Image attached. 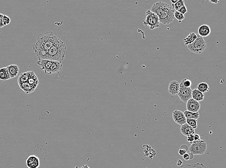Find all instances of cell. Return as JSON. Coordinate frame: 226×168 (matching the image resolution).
Listing matches in <instances>:
<instances>
[{"mask_svg": "<svg viewBox=\"0 0 226 168\" xmlns=\"http://www.w3.org/2000/svg\"><path fill=\"white\" fill-rule=\"evenodd\" d=\"M178 168H208L207 166H205L204 164L201 163H197L196 164H186L184 165H181Z\"/></svg>", "mask_w": 226, "mask_h": 168, "instance_id": "cell-21", "label": "cell"}, {"mask_svg": "<svg viewBox=\"0 0 226 168\" xmlns=\"http://www.w3.org/2000/svg\"><path fill=\"white\" fill-rule=\"evenodd\" d=\"M180 149H184V150H186V151H187L188 150V146L186 145H182L180 147Z\"/></svg>", "mask_w": 226, "mask_h": 168, "instance_id": "cell-36", "label": "cell"}, {"mask_svg": "<svg viewBox=\"0 0 226 168\" xmlns=\"http://www.w3.org/2000/svg\"><path fill=\"white\" fill-rule=\"evenodd\" d=\"M194 139L195 141H199L200 140V136L198 134H195L194 135Z\"/></svg>", "mask_w": 226, "mask_h": 168, "instance_id": "cell-34", "label": "cell"}, {"mask_svg": "<svg viewBox=\"0 0 226 168\" xmlns=\"http://www.w3.org/2000/svg\"><path fill=\"white\" fill-rule=\"evenodd\" d=\"M182 163L183 162L181 160H180V159H178V161H177V166H178V167H180V166H181Z\"/></svg>", "mask_w": 226, "mask_h": 168, "instance_id": "cell-37", "label": "cell"}, {"mask_svg": "<svg viewBox=\"0 0 226 168\" xmlns=\"http://www.w3.org/2000/svg\"><path fill=\"white\" fill-rule=\"evenodd\" d=\"M209 86L206 83H201L198 84L197 89L202 93L208 92L209 91Z\"/></svg>", "mask_w": 226, "mask_h": 168, "instance_id": "cell-23", "label": "cell"}, {"mask_svg": "<svg viewBox=\"0 0 226 168\" xmlns=\"http://www.w3.org/2000/svg\"><path fill=\"white\" fill-rule=\"evenodd\" d=\"M26 165L29 168H38L40 166L39 158L35 155H30L26 160Z\"/></svg>", "mask_w": 226, "mask_h": 168, "instance_id": "cell-11", "label": "cell"}, {"mask_svg": "<svg viewBox=\"0 0 226 168\" xmlns=\"http://www.w3.org/2000/svg\"><path fill=\"white\" fill-rule=\"evenodd\" d=\"M186 123L189 126H191L194 129L197 128V120L192 119H186Z\"/></svg>", "mask_w": 226, "mask_h": 168, "instance_id": "cell-27", "label": "cell"}, {"mask_svg": "<svg viewBox=\"0 0 226 168\" xmlns=\"http://www.w3.org/2000/svg\"><path fill=\"white\" fill-rule=\"evenodd\" d=\"M187 46L191 52L195 54H200L203 53L206 49V44L203 37L200 36L199 35H197V39L194 42Z\"/></svg>", "mask_w": 226, "mask_h": 168, "instance_id": "cell-5", "label": "cell"}, {"mask_svg": "<svg viewBox=\"0 0 226 168\" xmlns=\"http://www.w3.org/2000/svg\"><path fill=\"white\" fill-rule=\"evenodd\" d=\"M189 160H192L193 158L194 155H193V154L191 153H189Z\"/></svg>", "mask_w": 226, "mask_h": 168, "instance_id": "cell-38", "label": "cell"}, {"mask_svg": "<svg viewBox=\"0 0 226 168\" xmlns=\"http://www.w3.org/2000/svg\"><path fill=\"white\" fill-rule=\"evenodd\" d=\"M186 119H192L197 120L199 118L200 114L199 113H193L186 111L183 113Z\"/></svg>", "mask_w": 226, "mask_h": 168, "instance_id": "cell-24", "label": "cell"}, {"mask_svg": "<svg viewBox=\"0 0 226 168\" xmlns=\"http://www.w3.org/2000/svg\"><path fill=\"white\" fill-rule=\"evenodd\" d=\"M18 85H19L20 89H22L26 94L32 93L36 89V88H35L33 86L30 85L28 83V82L20 83V84H18Z\"/></svg>", "mask_w": 226, "mask_h": 168, "instance_id": "cell-18", "label": "cell"}, {"mask_svg": "<svg viewBox=\"0 0 226 168\" xmlns=\"http://www.w3.org/2000/svg\"><path fill=\"white\" fill-rule=\"evenodd\" d=\"M10 22H11V19L7 15H3L2 19V23L3 26H6L8 25Z\"/></svg>", "mask_w": 226, "mask_h": 168, "instance_id": "cell-30", "label": "cell"}, {"mask_svg": "<svg viewBox=\"0 0 226 168\" xmlns=\"http://www.w3.org/2000/svg\"><path fill=\"white\" fill-rule=\"evenodd\" d=\"M10 79V76L8 73L6 68H2L0 69V80H6Z\"/></svg>", "mask_w": 226, "mask_h": 168, "instance_id": "cell-22", "label": "cell"}, {"mask_svg": "<svg viewBox=\"0 0 226 168\" xmlns=\"http://www.w3.org/2000/svg\"><path fill=\"white\" fill-rule=\"evenodd\" d=\"M194 134H190L188 136H187V141L189 142L190 144H192L194 141Z\"/></svg>", "mask_w": 226, "mask_h": 168, "instance_id": "cell-32", "label": "cell"}, {"mask_svg": "<svg viewBox=\"0 0 226 168\" xmlns=\"http://www.w3.org/2000/svg\"><path fill=\"white\" fill-rule=\"evenodd\" d=\"M81 168H89V167H88V166L87 165H83V166H82V167H81Z\"/></svg>", "mask_w": 226, "mask_h": 168, "instance_id": "cell-42", "label": "cell"}, {"mask_svg": "<svg viewBox=\"0 0 226 168\" xmlns=\"http://www.w3.org/2000/svg\"><path fill=\"white\" fill-rule=\"evenodd\" d=\"M187 153L186 150H184V149H180L178 151V154L180 156H183L184 154Z\"/></svg>", "mask_w": 226, "mask_h": 168, "instance_id": "cell-33", "label": "cell"}, {"mask_svg": "<svg viewBox=\"0 0 226 168\" xmlns=\"http://www.w3.org/2000/svg\"><path fill=\"white\" fill-rule=\"evenodd\" d=\"M181 83L184 86L186 87V88H190V86H192V81L189 80L187 79H184L182 80Z\"/></svg>", "mask_w": 226, "mask_h": 168, "instance_id": "cell-29", "label": "cell"}, {"mask_svg": "<svg viewBox=\"0 0 226 168\" xmlns=\"http://www.w3.org/2000/svg\"><path fill=\"white\" fill-rule=\"evenodd\" d=\"M207 150V143L204 140L194 141L189 147L190 153L193 155H203Z\"/></svg>", "mask_w": 226, "mask_h": 168, "instance_id": "cell-6", "label": "cell"}, {"mask_svg": "<svg viewBox=\"0 0 226 168\" xmlns=\"http://www.w3.org/2000/svg\"><path fill=\"white\" fill-rule=\"evenodd\" d=\"M27 82L30 85L33 86L35 88H36V87H37L39 82L38 78L36 76V75L35 74L33 71H29V77L28 80Z\"/></svg>", "mask_w": 226, "mask_h": 168, "instance_id": "cell-17", "label": "cell"}, {"mask_svg": "<svg viewBox=\"0 0 226 168\" xmlns=\"http://www.w3.org/2000/svg\"><path fill=\"white\" fill-rule=\"evenodd\" d=\"M53 62L51 60L39 59L36 64L41 71H44L45 74L50 75V68Z\"/></svg>", "mask_w": 226, "mask_h": 168, "instance_id": "cell-8", "label": "cell"}, {"mask_svg": "<svg viewBox=\"0 0 226 168\" xmlns=\"http://www.w3.org/2000/svg\"><path fill=\"white\" fill-rule=\"evenodd\" d=\"M6 68L8 70L10 79L15 78L18 75L19 70L18 66L15 64H12L10 66H7Z\"/></svg>", "mask_w": 226, "mask_h": 168, "instance_id": "cell-15", "label": "cell"}, {"mask_svg": "<svg viewBox=\"0 0 226 168\" xmlns=\"http://www.w3.org/2000/svg\"><path fill=\"white\" fill-rule=\"evenodd\" d=\"M172 118L175 123L182 125L186 123V118L183 113L179 110H175L172 113Z\"/></svg>", "mask_w": 226, "mask_h": 168, "instance_id": "cell-9", "label": "cell"}, {"mask_svg": "<svg viewBox=\"0 0 226 168\" xmlns=\"http://www.w3.org/2000/svg\"><path fill=\"white\" fill-rule=\"evenodd\" d=\"M185 6V2L183 0H178V2L174 5H172V6L175 11H177L178 10L181 8L182 7Z\"/></svg>", "mask_w": 226, "mask_h": 168, "instance_id": "cell-26", "label": "cell"}, {"mask_svg": "<svg viewBox=\"0 0 226 168\" xmlns=\"http://www.w3.org/2000/svg\"><path fill=\"white\" fill-rule=\"evenodd\" d=\"M177 12L184 15V14H185L188 12V10H187L186 6H184L182 7L181 8L177 11Z\"/></svg>", "mask_w": 226, "mask_h": 168, "instance_id": "cell-31", "label": "cell"}, {"mask_svg": "<svg viewBox=\"0 0 226 168\" xmlns=\"http://www.w3.org/2000/svg\"><path fill=\"white\" fill-rule=\"evenodd\" d=\"M150 10L158 16L159 22L162 24H169L173 22L175 18V10L167 2H156L152 6Z\"/></svg>", "mask_w": 226, "mask_h": 168, "instance_id": "cell-2", "label": "cell"}, {"mask_svg": "<svg viewBox=\"0 0 226 168\" xmlns=\"http://www.w3.org/2000/svg\"><path fill=\"white\" fill-rule=\"evenodd\" d=\"M196 39H197V34L194 33H190L186 38L184 39V42L185 45H189L194 42Z\"/></svg>", "mask_w": 226, "mask_h": 168, "instance_id": "cell-20", "label": "cell"}, {"mask_svg": "<svg viewBox=\"0 0 226 168\" xmlns=\"http://www.w3.org/2000/svg\"><path fill=\"white\" fill-rule=\"evenodd\" d=\"M174 18H176L179 23H181L183 20L185 19V17L182 14L175 11L174 12Z\"/></svg>", "mask_w": 226, "mask_h": 168, "instance_id": "cell-28", "label": "cell"}, {"mask_svg": "<svg viewBox=\"0 0 226 168\" xmlns=\"http://www.w3.org/2000/svg\"><path fill=\"white\" fill-rule=\"evenodd\" d=\"M61 40V37L52 31L40 34L37 37L36 43L33 45L34 51L37 56L39 54L47 51Z\"/></svg>", "mask_w": 226, "mask_h": 168, "instance_id": "cell-1", "label": "cell"}, {"mask_svg": "<svg viewBox=\"0 0 226 168\" xmlns=\"http://www.w3.org/2000/svg\"><path fill=\"white\" fill-rule=\"evenodd\" d=\"M183 158L185 160H189V153H186L185 154H184V155L183 156Z\"/></svg>", "mask_w": 226, "mask_h": 168, "instance_id": "cell-35", "label": "cell"}, {"mask_svg": "<svg viewBox=\"0 0 226 168\" xmlns=\"http://www.w3.org/2000/svg\"><path fill=\"white\" fill-rule=\"evenodd\" d=\"M180 130L182 134L185 136H188L190 134H195V129L187 124V123L181 125Z\"/></svg>", "mask_w": 226, "mask_h": 168, "instance_id": "cell-14", "label": "cell"}, {"mask_svg": "<svg viewBox=\"0 0 226 168\" xmlns=\"http://www.w3.org/2000/svg\"><path fill=\"white\" fill-rule=\"evenodd\" d=\"M62 68L61 62L53 61L50 68V75L59 73Z\"/></svg>", "mask_w": 226, "mask_h": 168, "instance_id": "cell-16", "label": "cell"}, {"mask_svg": "<svg viewBox=\"0 0 226 168\" xmlns=\"http://www.w3.org/2000/svg\"><path fill=\"white\" fill-rule=\"evenodd\" d=\"M67 49L62 40L58 41L52 47L46 52L37 56L38 59L62 62L64 60Z\"/></svg>", "mask_w": 226, "mask_h": 168, "instance_id": "cell-3", "label": "cell"}, {"mask_svg": "<svg viewBox=\"0 0 226 168\" xmlns=\"http://www.w3.org/2000/svg\"><path fill=\"white\" fill-rule=\"evenodd\" d=\"M29 77V71L21 74L18 80V84L26 83L28 80Z\"/></svg>", "mask_w": 226, "mask_h": 168, "instance_id": "cell-25", "label": "cell"}, {"mask_svg": "<svg viewBox=\"0 0 226 168\" xmlns=\"http://www.w3.org/2000/svg\"><path fill=\"white\" fill-rule=\"evenodd\" d=\"M192 90L191 88H186L181 83L180 84V89L177 94V96L183 102H187L192 98Z\"/></svg>", "mask_w": 226, "mask_h": 168, "instance_id": "cell-7", "label": "cell"}, {"mask_svg": "<svg viewBox=\"0 0 226 168\" xmlns=\"http://www.w3.org/2000/svg\"><path fill=\"white\" fill-rule=\"evenodd\" d=\"M180 89V84L176 80L171 81L168 85V92L172 95H177Z\"/></svg>", "mask_w": 226, "mask_h": 168, "instance_id": "cell-12", "label": "cell"}, {"mask_svg": "<svg viewBox=\"0 0 226 168\" xmlns=\"http://www.w3.org/2000/svg\"><path fill=\"white\" fill-rule=\"evenodd\" d=\"M3 25L2 24V22H0V28L3 27Z\"/></svg>", "mask_w": 226, "mask_h": 168, "instance_id": "cell-43", "label": "cell"}, {"mask_svg": "<svg viewBox=\"0 0 226 168\" xmlns=\"http://www.w3.org/2000/svg\"><path fill=\"white\" fill-rule=\"evenodd\" d=\"M178 0H171V2L172 5H174L175 3H177L178 2Z\"/></svg>", "mask_w": 226, "mask_h": 168, "instance_id": "cell-39", "label": "cell"}, {"mask_svg": "<svg viewBox=\"0 0 226 168\" xmlns=\"http://www.w3.org/2000/svg\"><path fill=\"white\" fill-rule=\"evenodd\" d=\"M209 2H211V3H215V4L220 2V1H209Z\"/></svg>", "mask_w": 226, "mask_h": 168, "instance_id": "cell-40", "label": "cell"}, {"mask_svg": "<svg viewBox=\"0 0 226 168\" xmlns=\"http://www.w3.org/2000/svg\"><path fill=\"white\" fill-rule=\"evenodd\" d=\"M143 23L145 27H149L150 30L158 28L160 26V23L158 16L150 10H147L146 12L145 19Z\"/></svg>", "mask_w": 226, "mask_h": 168, "instance_id": "cell-4", "label": "cell"}, {"mask_svg": "<svg viewBox=\"0 0 226 168\" xmlns=\"http://www.w3.org/2000/svg\"><path fill=\"white\" fill-rule=\"evenodd\" d=\"M192 97L194 100L199 102L204 100L205 95L197 89H195L192 90Z\"/></svg>", "mask_w": 226, "mask_h": 168, "instance_id": "cell-19", "label": "cell"}, {"mask_svg": "<svg viewBox=\"0 0 226 168\" xmlns=\"http://www.w3.org/2000/svg\"><path fill=\"white\" fill-rule=\"evenodd\" d=\"M3 14L0 13V22H2V17H3Z\"/></svg>", "mask_w": 226, "mask_h": 168, "instance_id": "cell-41", "label": "cell"}, {"mask_svg": "<svg viewBox=\"0 0 226 168\" xmlns=\"http://www.w3.org/2000/svg\"><path fill=\"white\" fill-rule=\"evenodd\" d=\"M211 28L209 26L204 24L199 27L198 30V34L202 37H207L211 34Z\"/></svg>", "mask_w": 226, "mask_h": 168, "instance_id": "cell-13", "label": "cell"}, {"mask_svg": "<svg viewBox=\"0 0 226 168\" xmlns=\"http://www.w3.org/2000/svg\"><path fill=\"white\" fill-rule=\"evenodd\" d=\"M187 111L193 113H198L200 109L201 104L199 102L195 100L193 98H190L187 102Z\"/></svg>", "mask_w": 226, "mask_h": 168, "instance_id": "cell-10", "label": "cell"}, {"mask_svg": "<svg viewBox=\"0 0 226 168\" xmlns=\"http://www.w3.org/2000/svg\"><path fill=\"white\" fill-rule=\"evenodd\" d=\"M75 168H79L78 166H76V167H75Z\"/></svg>", "mask_w": 226, "mask_h": 168, "instance_id": "cell-44", "label": "cell"}]
</instances>
